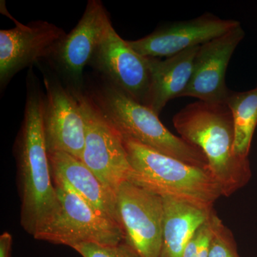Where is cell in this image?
I'll return each mask as SVG.
<instances>
[{
	"label": "cell",
	"instance_id": "6da1fadb",
	"mask_svg": "<svg viewBox=\"0 0 257 257\" xmlns=\"http://www.w3.org/2000/svg\"><path fill=\"white\" fill-rule=\"evenodd\" d=\"M25 114L17 145L21 194V224L35 236L58 212L45 127V96L30 72Z\"/></svg>",
	"mask_w": 257,
	"mask_h": 257
},
{
	"label": "cell",
	"instance_id": "7a4b0ae2",
	"mask_svg": "<svg viewBox=\"0 0 257 257\" xmlns=\"http://www.w3.org/2000/svg\"><path fill=\"white\" fill-rule=\"evenodd\" d=\"M173 124L181 138L204 154L223 197H230L249 182V159L235 155L234 119L226 103L195 101L175 114Z\"/></svg>",
	"mask_w": 257,
	"mask_h": 257
},
{
	"label": "cell",
	"instance_id": "3957f363",
	"mask_svg": "<svg viewBox=\"0 0 257 257\" xmlns=\"http://www.w3.org/2000/svg\"><path fill=\"white\" fill-rule=\"evenodd\" d=\"M131 167L128 182L162 197L211 211L222 192L210 172L123 137Z\"/></svg>",
	"mask_w": 257,
	"mask_h": 257
},
{
	"label": "cell",
	"instance_id": "277c9868",
	"mask_svg": "<svg viewBox=\"0 0 257 257\" xmlns=\"http://www.w3.org/2000/svg\"><path fill=\"white\" fill-rule=\"evenodd\" d=\"M90 96L121 136L209 171L207 158L199 147L171 133L162 124L158 114L111 82L96 89Z\"/></svg>",
	"mask_w": 257,
	"mask_h": 257
},
{
	"label": "cell",
	"instance_id": "5b68a950",
	"mask_svg": "<svg viewBox=\"0 0 257 257\" xmlns=\"http://www.w3.org/2000/svg\"><path fill=\"white\" fill-rule=\"evenodd\" d=\"M54 184L60 209L35 239L71 248L80 243L116 245L124 241V230L119 224L94 210L69 187Z\"/></svg>",
	"mask_w": 257,
	"mask_h": 257
},
{
	"label": "cell",
	"instance_id": "8992f818",
	"mask_svg": "<svg viewBox=\"0 0 257 257\" xmlns=\"http://www.w3.org/2000/svg\"><path fill=\"white\" fill-rule=\"evenodd\" d=\"M73 90L85 124L84 148L81 161L116 195L119 186L128 180L131 172L122 136L90 95Z\"/></svg>",
	"mask_w": 257,
	"mask_h": 257
},
{
	"label": "cell",
	"instance_id": "52a82bcc",
	"mask_svg": "<svg viewBox=\"0 0 257 257\" xmlns=\"http://www.w3.org/2000/svg\"><path fill=\"white\" fill-rule=\"evenodd\" d=\"M127 243L140 257H160L163 230L162 197L126 181L116 194Z\"/></svg>",
	"mask_w": 257,
	"mask_h": 257
},
{
	"label": "cell",
	"instance_id": "ba28073f",
	"mask_svg": "<svg viewBox=\"0 0 257 257\" xmlns=\"http://www.w3.org/2000/svg\"><path fill=\"white\" fill-rule=\"evenodd\" d=\"M14 28L0 30V83L3 88L15 74L39 60L53 57L67 34L47 21L25 25L12 18Z\"/></svg>",
	"mask_w": 257,
	"mask_h": 257
},
{
	"label": "cell",
	"instance_id": "9c48e42d",
	"mask_svg": "<svg viewBox=\"0 0 257 257\" xmlns=\"http://www.w3.org/2000/svg\"><path fill=\"white\" fill-rule=\"evenodd\" d=\"M240 25L234 20H223L211 14L187 21L176 22L157 29L150 35L127 41L135 52L145 57H172L201 46Z\"/></svg>",
	"mask_w": 257,
	"mask_h": 257
},
{
	"label": "cell",
	"instance_id": "30bf717a",
	"mask_svg": "<svg viewBox=\"0 0 257 257\" xmlns=\"http://www.w3.org/2000/svg\"><path fill=\"white\" fill-rule=\"evenodd\" d=\"M45 85L44 127L48 152H65L81 160L85 124L75 92L48 78Z\"/></svg>",
	"mask_w": 257,
	"mask_h": 257
},
{
	"label": "cell",
	"instance_id": "8fae6325",
	"mask_svg": "<svg viewBox=\"0 0 257 257\" xmlns=\"http://www.w3.org/2000/svg\"><path fill=\"white\" fill-rule=\"evenodd\" d=\"M93 65L114 84L135 100L146 104L150 86L147 58L140 55L108 25L94 54Z\"/></svg>",
	"mask_w": 257,
	"mask_h": 257
},
{
	"label": "cell",
	"instance_id": "7c38bea8",
	"mask_svg": "<svg viewBox=\"0 0 257 257\" xmlns=\"http://www.w3.org/2000/svg\"><path fill=\"white\" fill-rule=\"evenodd\" d=\"M244 35L240 25L201 45L194 60L190 82L182 96H192L212 104L226 103L230 91L225 81L226 69Z\"/></svg>",
	"mask_w": 257,
	"mask_h": 257
},
{
	"label": "cell",
	"instance_id": "4fadbf2b",
	"mask_svg": "<svg viewBox=\"0 0 257 257\" xmlns=\"http://www.w3.org/2000/svg\"><path fill=\"white\" fill-rule=\"evenodd\" d=\"M111 23L102 3L89 0L78 24L64 37L53 58L74 84L82 78Z\"/></svg>",
	"mask_w": 257,
	"mask_h": 257
},
{
	"label": "cell",
	"instance_id": "5bb4252c",
	"mask_svg": "<svg viewBox=\"0 0 257 257\" xmlns=\"http://www.w3.org/2000/svg\"><path fill=\"white\" fill-rule=\"evenodd\" d=\"M49 159L54 184L69 187L94 210L121 226L116 195L82 161L62 152H49Z\"/></svg>",
	"mask_w": 257,
	"mask_h": 257
},
{
	"label": "cell",
	"instance_id": "9a60e30c",
	"mask_svg": "<svg viewBox=\"0 0 257 257\" xmlns=\"http://www.w3.org/2000/svg\"><path fill=\"white\" fill-rule=\"evenodd\" d=\"M199 47H193L165 60L146 57L150 86L145 105L160 114L167 103L182 96L192 77Z\"/></svg>",
	"mask_w": 257,
	"mask_h": 257
},
{
	"label": "cell",
	"instance_id": "2e32d148",
	"mask_svg": "<svg viewBox=\"0 0 257 257\" xmlns=\"http://www.w3.org/2000/svg\"><path fill=\"white\" fill-rule=\"evenodd\" d=\"M162 200L164 217L160 257H183L187 243L198 228L207 221L211 210H203L170 197H162Z\"/></svg>",
	"mask_w": 257,
	"mask_h": 257
},
{
	"label": "cell",
	"instance_id": "e0dca14e",
	"mask_svg": "<svg viewBox=\"0 0 257 257\" xmlns=\"http://www.w3.org/2000/svg\"><path fill=\"white\" fill-rule=\"evenodd\" d=\"M226 104L234 119L235 155L247 160L257 126V87L246 92L229 91Z\"/></svg>",
	"mask_w": 257,
	"mask_h": 257
},
{
	"label": "cell",
	"instance_id": "ac0fdd59",
	"mask_svg": "<svg viewBox=\"0 0 257 257\" xmlns=\"http://www.w3.org/2000/svg\"><path fill=\"white\" fill-rule=\"evenodd\" d=\"M209 217L211 235L209 257H241L232 231L224 224L214 209Z\"/></svg>",
	"mask_w": 257,
	"mask_h": 257
},
{
	"label": "cell",
	"instance_id": "d6986e66",
	"mask_svg": "<svg viewBox=\"0 0 257 257\" xmlns=\"http://www.w3.org/2000/svg\"><path fill=\"white\" fill-rule=\"evenodd\" d=\"M72 248L82 257H140L124 241L116 245L80 243Z\"/></svg>",
	"mask_w": 257,
	"mask_h": 257
},
{
	"label": "cell",
	"instance_id": "ffe728a7",
	"mask_svg": "<svg viewBox=\"0 0 257 257\" xmlns=\"http://www.w3.org/2000/svg\"><path fill=\"white\" fill-rule=\"evenodd\" d=\"M13 236L9 232L0 236V257H11Z\"/></svg>",
	"mask_w": 257,
	"mask_h": 257
}]
</instances>
